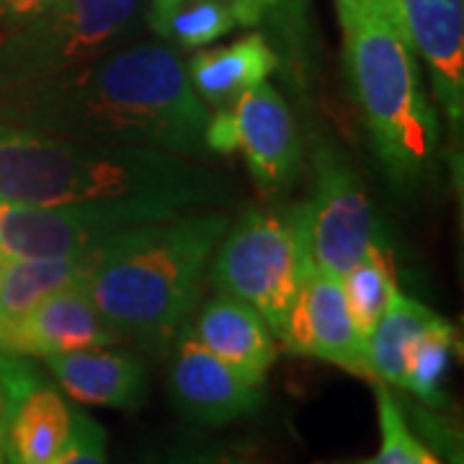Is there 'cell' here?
I'll return each mask as SVG.
<instances>
[{
  "instance_id": "1",
  "label": "cell",
  "mask_w": 464,
  "mask_h": 464,
  "mask_svg": "<svg viewBox=\"0 0 464 464\" xmlns=\"http://www.w3.org/2000/svg\"><path fill=\"white\" fill-rule=\"evenodd\" d=\"M26 127L36 132L121 142L207 160L209 109L191 88L186 63L168 44L109 52L83 70L29 85Z\"/></svg>"
},
{
  "instance_id": "2",
  "label": "cell",
  "mask_w": 464,
  "mask_h": 464,
  "mask_svg": "<svg viewBox=\"0 0 464 464\" xmlns=\"http://www.w3.org/2000/svg\"><path fill=\"white\" fill-rule=\"evenodd\" d=\"M227 197L204 160L0 124V204L152 201L188 212Z\"/></svg>"
},
{
  "instance_id": "3",
  "label": "cell",
  "mask_w": 464,
  "mask_h": 464,
  "mask_svg": "<svg viewBox=\"0 0 464 464\" xmlns=\"http://www.w3.org/2000/svg\"><path fill=\"white\" fill-rule=\"evenodd\" d=\"M225 230V215L183 212L121 232L91 250L85 284L119 338L150 351L176 341Z\"/></svg>"
},
{
  "instance_id": "4",
  "label": "cell",
  "mask_w": 464,
  "mask_h": 464,
  "mask_svg": "<svg viewBox=\"0 0 464 464\" xmlns=\"http://www.w3.org/2000/svg\"><path fill=\"white\" fill-rule=\"evenodd\" d=\"M338 16L348 78L374 150L395 181L413 186L431 173L439 152V119L413 50L390 11L359 8Z\"/></svg>"
},
{
  "instance_id": "5",
  "label": "cell",
  "mask_w": 464,
  "mask_h": 464,
  "mask_svg": "<svg viewBox=\"0 0 464 464\" xmlns=\"http://www.w3.org/2000/svg\"><path fill=\"white\" fill-rule=\"evenodd\" d=\"M215 250L212 282L219 295L253 307L276 338L310 268L304 204L284 212H246Z\"/></svg>"
},
{
  "instance_id": "6",
  "label": "cell",
  "mask_w": 464,
  "mask_h": 464,
  "mask_svg": "<svg viewBox=\"0 0 464 464\" xmlns=\"http://www.w3.org/2000/svg\"><path fill=\"white\" fill-rule=\"evenodd\" d=\"M140 14L142 0H57L11 36L5 75L21 88L72 75L114 50Z\"/></svg>"
},
{
  "instance_id": "7",
  "label": "cell",
  "mask_w": 464,
  "mask_h": 464,
  "mask_svg": "<svg viewBox=\"0 0 464 464\" xmlns=\"http://www.w3.org/2000/svg\"><path fill=\"white\" fill-rule=\"evenodd\" d=\"M183 215L152 201H83V204H0V253L5 258L78 256L121 232Z\"/></svg>"
},
{
  "instance_id": "8",
  "label": "cell",
  "mask_w": 464,
  "mask_h": 464,
  "mask_svg": "<svg viewBox=\"0 0 464 464\" xmlns=\"http://www.w3.org/2000/svg\"><path fill=\"white\" fill-rule=\"evenodd\" d=\"M204 142L209 155L240 152L264 188H284L297 179L302 142L284 96L271 83L253 85L227 109H212Z\"/></svg>"
},
{
  "instance_id": "9",
  "label": "cell",
  "mask_w": 464,
  "mask_h": 464,
  "mask_svg": "<svg viewBox=\"0 0 464 464\" xmlns=\"http://www.w3.org/2000/svg\"><path fill=\"white\" fill-rule=\"evenodd\" d=\"M304 232L310 264L338 276L380 243L364 183L333 145L315 150V194L304 204Z\"/></svg>"
},
{
  "instance_id": "10",
  "label": "cell",
  "mask_w": 464,
  "mask_h": 464,
  "mask_svg": "<svg viewBox=\"0 0 464 464\" xmlns=\"http://www.w3.org/2000/svg\"><path fill=\"white\" fill-rule=\"evenodd\" d=\"M72 413L75 408L29 356L0 353V418L8 462L50 464L65 447Z\"/></svg>"
},
{
  "instance_id": "11",
  "label": "cell",
  "mask_w": 464,
  "mask_h": 464,
  "mask_svg": "<svg viewBox=\"0 0 464 464\" xmlns=\"http://www.w3.org/2000/svg\"><path fill=\"white\" fill-rule=\"evenodd\" d=\"M276 341L297 356H313L353 374L372 377L366 341L351 317L341 276L313 264L299 284L295 304Z\"/></svg>"
},
{
  "instance_id": "12",
  "label": "cell",
  "mask_w": 464,
  "mask_h": 464,
  "mask_svg": "<svg viewBox=\"0 0 464 464\" xmlns=\"http://www.w3.org/2000/svg\"><path fill=\"white\" fill-rule=\"evenodd\" d=\"M121 338L101 315L85 276L52 292L0 335V353L47 359L85 348L116 346Z\"/></svg>"
},
{
  "instance_id": "13",
  "label": "cell",
  "mask_w": 464,
  "mask_h": 464,
  "mask_svg": "<svg viewBox=\"0 0 464 464\" xmlns=\"http://www.w3.org/2000/svg\"><path fill=\"white\" fill-rule=\"evenodd\" d=\"M168 390L179 411L204 426H225L256 413L264 402L261 384L219 362L191 333L176 335Z\"/></svg>"
},
{
  "instance_id": "14",
  "label": "cell",
  "mask_w": 464,
  "mask_h": 464,
  "mask_svg": "<svg viewBox=\"0 0 464 464\" xmlns=\"http://www.w3.org/2000/svg\"><path fill=\"white\" fill-rule=\"evenodd\" d=\"M400 32L426 63L451 124L464 116V0H392Z\"/></svg>"
},
{
  "instance_id": "15",
  "label": "cell",
  "mask_w": 464,
  "mask_h": 464,
  "mask_svg": "<svg viewBox=\"0 0 464 464\" xmlns=\"http://www.w3.org/2000/svg\"><path fill=\"white\" fill-rule=\"evenodd\" d=\"M44 364L67 398L83 405L132 411L142 405L148 392L142 362L134 353L114 351L111 346L57 353L47 356Z\"/></svg>"
},
{
  "instance_id": "16",
  "label": "cell",
  "mask_w": 464,
  "mask_h": 464,
  "mask_svg": "<svg viewBox=\"0 0 464 464\" xmlns=\"http://www.w3.org/2000/svg\"><path fill=\"white\" fill-rule=\"evenodd\" d=\"M191 335L219 362L261 387L279 353L276 338L264 317L230 295H219L201 307Z\"/></svg>"
},
{
  "instance_id": "17",
  "label": "cell",
  "mask_w": 464,
  "mask_h": 464,
  "mask_svg": "<svg viewBox=\"0 0 464 464\" xmlns=\"http://www.w3.org/2000/svg\"><path fill=\"white\" fill-rule=\"evenodd\" d=\"M274 70L276 54L264 34H248L225 47L197 52L186 65L191 88L212 109H227L253 85L264 83Z\"/></svg>"
},
{
  "instance_id": "18",
  "label": "cell",
  "mask_w": 464,
  "mask_h": 464,
  "mask_svg": "<svg viewBox=\"0 0 464 464\" xmlns=\"http://www.w3.org/2000/svg\"><path fill=\"white\" fill-rule=\"evenodd\" d=\"M439 320L444 317L436 315L431 307L420 304L418 299H411L398 289L377 320L374 331L366 338V359L372 369V380L402 390L411 351Z\"/></svg>"
},
{
  "instance_id": "19",
  "label": "cell",
  "mask_w": 464,
  "mask_h": 464,
  "mask_svg": "<svg viewBox=\"0 0 464 464\" xmlns=\"http://www.w3.org/2000/svg\"><path fill=\"white\" fill-rule=\"evenodd\" d=\"M91 250L78 256H39L5 258L0 279V335L11 331L21 317L52 292L78 282L88 274Z\"/></svg>"
},
{
  "instance_id": "20",
  "label": "cell",
  "mask_w": 464,
  "mask_h": 464,
  "mask_svg": "<svg viewBox=\"0 0 464 464\" xmlns=\"http://www.w3.org/2000/svg\"><path fill=\"white\" fill-rule=\"evenodd\" d=\"M150 32L179 50H199L240 26L232 0H150Z\"/></svg>"
},
{
  "instance_id": "21",
  "label": "cell",
  "mask_w": 464,
  "mask_h": 464,
  "mask_svg": "<svg viewBox=\"0 0 464 464\" xmlns=\"http://www.w3.org/2000/svg\"><path fill=\"white\" fill-rule=\"evenodd\" d=\"M341 284H343V295H346L351 317L362 333V338L366 341L369 333L374 331L382 313H384V307L390 304V299L398 292L390 253L382 248L380 243H374L364 253V258L356 261L341 276Z\"/></svg>"
},
{
  "instance_id": "22",
  "label": "cell",
  "mask_w": 464,
  "mask_h": 464,
  "mask_svg": "<svg viewBox=\"0 0 464 464\" xmlns=\"http://www.w3.org/2000/svg\"><path fill=\"white\" fill-rule=\"evenodd\" d=\"M377 418H380V449L374 457L338 464H444L408 426L392 390L377 382Z\"/></svg>"
},
{
  "instance_id": "23",
  "label": "cell",
  "mask_w": 464,
  "mask_h": 464,
  "mask_svg": "<svg viewBox=\"0 0 464 464\" xmlns=\"http://www.w3.org/2000/svg\"><path fill=\"white\" fill-rule=\"evenodd\" d=\"M454 341H457L454 325L447 323V320H439L411 351L408 366H405L402 390L413 392L415 398H420L423 402H431V405L441 402Z\"/></svg>"
},
{
  "instance_id": "24",
  "label": "cell",
  "mask_w": 464,
  "mask_h": 464,
  "mask_svg": "<svg viewBox=\"0 0 464 464\" xmlns=\"http://www.w3.org/2000/svg\"><path fill=\"white\" fill-rule=\"evenodd\" d=\"M50 464H109L106 431L91 415L75 411L65 447Z\"/></svg>"
},
{
  "instance_id": "25",
  "label": "cell",
  "mask_w": 464,
  "mask_h": 464,
  "mask_svg": "<svg viewBox=\"0 0 464 464\" xmlns=\"http://www.w3.org/2000/svg\"><path fill=\"white\" fill-rule=\"evenodd\" d=\"M57 0H0V21L8 26H24L36 16H42Z\"/></svg>"
},
{
  "instance_id": "26",
  "label": "cell",
  "mask_w": 464,
  "mask_h": 464,
  "mask_svg": "<svg viewBox=\"0 0 464 464\" xmlns=\"http://www.w3.org/2000/svg\"><path fill=\"white\" fill-rule=\"evenodd\" d=\"M168 464H256L248 457L240 454H186L181 459H173Z\"/></svg>"
},
{
  "instance_id": "27",
  "label": "cell",
  "mask_w": 464,
  "mask_h": 464,
  "mask_svg": "<svg viewBox=\"0 0 464 464\" xmlns=\"http://www.w3.org/2000/svg\"><path fill=\"white\" fill-rule=\"evenodd\" d=\"M335 5H338V14L359 11V8H382V11H390V14L395 16L392 0H335Z\"/></svg>"
},
{
  "instance_id": "28",
  "label": "cell",
  "mask_w": 464,
  "mask_h": 464,
  "mask_svg": "<svg viewBox=\"0 0 464 464\" xmlns=\"http://www.w3.org/2000/svg\"><path fill=\"white\" fill-rule=\"evenodd\" d=\"M5 462V436H3V418H0V464Z\"/></svg>"
},
{
  "instance_id": "29",
  "label": "cell",
  "mask_w": 464,
  "mask_h": 464,
  "mask_svg": "<svg viewBox=\"0 0 464 464\" xmlns=\"http://www.w3.org/2000/svg\"><path fill=\"white\" fill-rule=\"evenodd\" d=\"M3 268H5V256L0 253V279H3Z\"/></svg>"
},
{
  "instance_id": "30",
  "label": "cell",
  "mask_w": 464,
  "mask_h": 464,
  "mask_svg": "<svg viewBox=\"0 0 464 464\" xmlns=\"http://www.w3.org/2000/svg\"><path fill=\"white\" fill-rule=\"evenodd\" d=\"M3 464H11V462H8V459H5V462H3Z\"/></svg>"
}]
</instances>
